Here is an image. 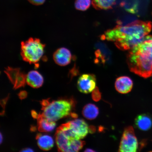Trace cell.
Segmentation results:
<instances>
[{
	"label": "cell",
	"instance_id": "ffe728a7",
	"mask_svg": "<svg viewBox=\"0 0 152 152\" xmlns=\"http://www.w3.org/2000/svg\"><path fill=\"white\" fill-rule=\"evenodd\" d=\"M92 98L95 101L98 102L101 98V94L98 88H96L93 91Z\"/></svg>",
	"mask_w": 152,
	"mask_h": 152
},
{
	"label": "cell",
	"instance_id": "3957f363",
	"mask_svg": "<svg viewBox=\"0 0 152 152\" xmlns=\"http://www.w3.org/2000/svg\"><path fill=\"white\" fill-rule=\"evenodd\" d=\"M44 116L49 120L56 121L63 118L71 115L75 107L73 99L61 98L50 101V99L40 102Z\"/></svg>",
	"mask_w": 152,
	"mask_h": 152
},
{
	"label": "cell",
	"instance_id": "52a82bcc",
	"mask_svg": "<svg viewBox=\"0 0 152 152\" xmlns=\"http://www.w3.org/2000/svg\"><path fill=\"white\" fill-rule=\"evenodd\" d=\"M96 78L94 74H85L79 77L77 82L78 89L81 93L88 94L96 88Z\"/></svg>",
	"mask_w": 152,
	"mask_h": 152
},
{
	"label": "cell",
	"instance_id": "7c38bea8",
	"mask_svg": "<svg viewBox=\"0 0 152 152\" xmlns=\"http://www.w3.org/2000/svg\"><path fill=\"white\" fill-rule=\"evenodd\" d=\"M38 130L40 132H50L54 130L56 126L55 121H50L39 113L37 118Z\"/></svg>",
	"mask_w": 152,
	"mask_h": 152
},
{
	"label": "cell",
	"instance_id": "9c48e42d",
	"mask_svg": "<svg viewBox=\"0 0 152 152\" xmlns=\"http://www.w3.org/2000/svg\"><path fill=\"white\" fill-rule=\"evenodd\" d=\"M53 60L58 65L64 66L71 63L72 56L71 52L65 48H61L55 52L53 56Z\"/></svg>",
	"mask_w": 152,
	"mask_h": 152
},
{
	"label": "cell",
	"instance_id": "6da1fadb",
	"mask_svg": "<svg viewBox=\"0 0 152 152\" xmlns=\"http://www.w3.org/2000/svg\"><path fill=\"white\" fill-rule=\"evenodd\" d=\"M152 28L151 22L135 20L126 25L118 24L107 30L102 36L101 39L113 42L121 50H129L143 40Z\"/></svg>",
	"mask_w": 152,
	"mask_h": 152
},
{
	"label": "cell",
	"instance_id": "44dd1931",
	"mask_svg": "<svg viewBox=\"0 0 152 152\" xmlns=\"http://www.w3.org/2000/svg\"><path fill=\"white\" fill-rule=\"evenodd\" d=\"M9 98V96H7V98H6L4 99L1 100V104L3 110L1 112V115H4L5 113V109L6 106V104Z\"/></svg>",
	"mask_w": 152,
	"mask_h": 152
},
{
	"label": "cell",
	"instance_id": "30bf717a",
	"mask_svg": "<svg viewBox=\"0 0 152 152\" xmlns=\"http://www.w3.org/2000/svg\"><path fill=\"white\" fill-rule=\"evenodd\" d=\"M133 82L132 79L127 76H122L116 80L115 87L118 92L121 94H128L132 90Z\"/></svg>",
	"mask_w": 152,
	"mask_h": 152
},
{
	"label": "cell",
	"instance_id": "484cf974",
	"mask_svg": "<svg viewBox=\"0 0 152 152\" xmlns=\"http://www.w3.org/2000/svg\"><path fill=\"white\" fill-rule=\"evenodd\" d=\"M84 151L86 152H96V151H94V150H93L92 149H90V148H87V149H86L85 151Z\"/></svg>",
	"mask_w": 152,
	"mask_h": 152
},
{
	"label": "cell",
	"instance_id": "9a60e30c",
	"mask_svg": "<svg viewBox=\"0 0 152 152\" xmlns=\"http://www.w3.org/2000/svg\"><path fill=\"white\" fill-rule=\"evenodd\" d=\"M99 110L97 106L93 104H86L83 107L82 114L85 118L92 120L96 119L97 117Z\"/></svg>",
	"mask_w": 152,
	"mask_h": 152
},
{
	"label": "cell",
	"instance_id": "8fae6325",
	"mask_svg": "<svg viewBox=\"0 0 152 152\" xmlns=\"http://www.w3.org/2000/svg\"><path fill=\"white\" fill-rule=\"evenodd\" d=\"M44 82L42 76L37 71H30L26 76V83L34 88H39L42 86Z\"/></svg>",
	"mask_w": 152,
	"mask_h": 152
},
{
	"label": "cell",
	"instance_id": "7a4b0ae2",
	"mask_svg": "<svg viewBox=\"0 0 152 152\" xmlns=\"http://www.w3.org/2000/svg\"><path fill=\"white\" fill-rule=\"evenodd\" d=\"M127 62L132 73L144 78L152 76V35L146 36L129 50Z\"/></svg>",
	"mask_w": 152,
	"mask_h": 152
},
{
	"label": "cell",
	"instance_id": "e0dca14e",
	"mask_svg": "<svg viewBox=\"0 0 152 152\" xmlns=\"http://www.w3.org/2000/svg\"><path fill=\"white\" fill-rule=\"evenodd\" d=\"M20 72V68L8 67L5 68L4 72L11 83L14 85L18 76Z\"/></svg>",
	"mask_w": 152,
	"mask_h": 152
},
{
	"label": "cell",
	"instance_id": "83f0119b",
	"mask_svg": "<svg viewBox=\"0 0 152 152\" xmlns=\"http://www.w3.org/2000/svg\"><path fill=\"white\" fill-rule=\"evenodd\" d=\"M2 139H3V137L2 136V134H1V143L2 142Z\"/></svg>",
	"mask_w": 152,
	"mask_h": 152
},
{
	"label": "cell",
	"instance_id": "7402d4cb",
	"mask_svg": "<svg viewBox=\"0 0 152 152\" xmlns=\"http://www.w3.org/2000/svg\"><path fill=\"white\" fill-rule=\"evenodd\" d=\"M31 4L35 5H42L45 2V0H28Z\"/></svg>",
	"mask_w": 152,
	"mask_h": 152
},
{
	"label": "cell",
	"instance_id": "cb8c5ba5",
	"mask_svg": "<svg viewBox=\"0 0 152 152\" xmlns=\"http://www.w3.org/2000/svg\"><path fill=\"white\" fill-rule=\"evenodd\" d=\"M31 115L32 117L35 119H37L38 115H38L37 113V112L34 111V110H32L31 111Z\"/></svg>",
	"mask_w": 152,
	"mask_h": 152
},
{
	"label": "cell",
	"instance_id": "2e32d148",
	"mask_svg": "<svg viewBox=\"0 0 152 152\" xmlns=\"http://www.w3.org/2000/svg\"><path fill=\"white\" fill-rule=\"evenodd\" d=\"M116 0H92V4L94 8L100 10L111 9L115 3Z\"/></svg>",
	"mask_w": 152,
	"mask_h": 152
},
{
	"label": "cell",
	"instance_id": "4316f807",
	"mask_svg": "<svg viewBox=\"0 0 152 152\" xmlns=\"http://www.w3.org/2000/svg\"><path fill=\"white\" fill-rule=\"evenodd\" d=\"M36 130V128L35 127L32 126L31 128V130L32 132H35Z\"/></svg>",
	"mask_w": 152,
	"mask_h": 152
},
{
	"label": "cell",
	"instance_id": "4fadbf2b",
	"mask_svg": "<svg viewBox=\"0 0 152 152\" xmlns=\"http://www.w3.org/2000/svg\"><path fill=\"white\" fill-rule=\"evenodd\" d=\"M135 125L140 130L147 131L152 127V120L147 114H141L137 116L135 119Z\"/></svg>",
	"mask_w": 152,
	"mask_h": 152
},
{
	"label": "cell",
	"instance_id": "ac0fdd59",
	"mask_svg": "<svg viewBox=\"0 0 152 152\" xmlns=\"http://www.w3.org/2000/svg\"><path fill=\"white\" fill-rule=\"evenodd\" d=\"M92 2L91 0H76L75 8L80 11L86 10L90 7Z\"/></svg>",
	"mask_w": 152,
	"mask_h": 152
},
{
	"label": "cell",
	"instance_id": "d6986e66",
	"mask_svg": "<svg viewBox=\"0 0 152 152\" xmlns=\"http://www.w3.org/2000/svg\"><path fill=\"white\" fill-rule=\"evenodd\" d=\"M26 76L25 74L20 72L14 84V88L15 90L24 87L26 83Z\"/></svg>",
	"mask_w": 152,
	"mask_h": 152
},
{
	"label": "cell",
	"instance_id": "ba28073f",
	"mask_svg": "<svg viewBox=\"0 0 152 152\" xmlns=\"http://www.w3.org/2000/svg\"><path fill=\"white\" fill-rule=\"evenodd\" d=\"M67 123L69 128L79 139L84 138L90 132V127L83 119H76Z\"/></svg>",
	"mask_w": 152,
	"mask_h": 152
},
{
	"label": "cell",
	"instance_id": "5bb4252c",
	"mask_svg": "<svg viewBox=\"0 0 152 152\" xmlns=\"http://www.w3.org/2000/svg\"><path fill=\"white\" fill-rule=\"evenodd\" d=\"M36 139L38 146L43 151H49L54 146V140L52 137L48 135L38 134L36 136Z\"/></svg>",
	"mask_w": 152,
	"mask_h": 152
},
{
	"label": "cell",
	"instance_id": "d4e9b609",
	"mask_svg": "<svg viewBox=\"0 0 152 152\" xmlns=\"http://www.w3.org/2000/svg\"><path fill=\"white\" fill-rule=\"evenodd\" d=\"M21 152H33L34 151L33 149H30L29 148H25V149H22L20 151Z\"/></svg>",
	"mask_w": 152,
	"mask_h": 152
},
{
	"label": "cell",
	"instance_id": "603a6c76",
	"mask_svg": "<svg viewBox=\"0 0 152 152\" xmlns=\"http://www.w3.org/2000/svg\"><path fill=\"white\" fill-rule=\"evenodd\" d=\"M18 96L20 99H24L27 97L28 96V93L26 91H21L19 93Z\"/></svg>",
	"mask_w": 152,
	"mask_h": 152
},
{
	"label": "cell",
	"instance_id": "8992f818",
	"mask_svg": "<svg viewBox=\"0 0 152 152\" xmlns=\"http://www.w3.org/2000/svg\"><path fill=\"white\" fill-rule=\"evenodd\" d=\"M138 145L134 128L132 126L126 127L121 137L118 151L135 152L137 151Z\"/></svg>",
	"mask_w": 152,
	"mask_h": 152
},
{
	"label": "cell",
	"instance_id": "277c9868",
	"mask_svg": "<svg viewBox=\"0 0 152 152\" xmlns=\"http://www.w3.org/2000/svg\"><path fill=\"white\" fill-rule=\"evenodd\" d=\"M45 45L37 38H30L21 43L20 55L23 60L39 66L38 62L42 58Z\"/></svg>",
	"mask_w": 152,
	"mask_h": 152
},
{
	"label": "cell",
	"instance_id": "5b68a950",
	"mask_svg": "<svg viewBox=\"0 0 152 152\" xmlns=\"http://www.w3.org/2000/svg\"><path fill=\"white\" fill-rule=\"evenodd\" d=\"M55 137L58 151L60 152H78L82 149L85 143L81 140L69 139L58 129Z\"/></svg>",
	"mask_w": 152,
	"mask_h": 152
}]
</instances>
